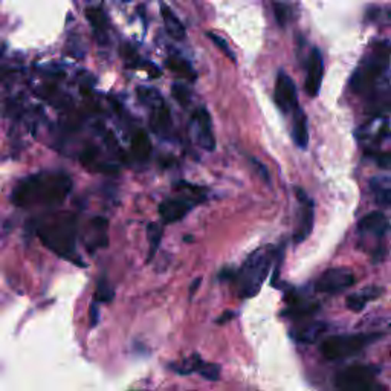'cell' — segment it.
I'll return each instance as SVG.
<instances>
[{"label":"cell","instance_id":"6da1fadb","mask_svg":"<svg viewBox=\"0 0 391 391\" xmlns=\"http://www.w3.org/2000/svg\"><path fill=\"white\" fill-rule=\"evenodd\" d=\"M72 190V180L62 171H43L20 180L11 193L12 204L20 208L49 206L63 202Z\"/></svg>","mask_w":391,"mask_h":391},{"label":"cell","instance_id":"cb8c5ba5","mask_svg":"<svg viewBox=\"0 0 391 391\" xmlns=\"http://www.w3.org/2000/svg\"><path fill=\"white\" fill-rule=\"evenodd\" d=\"M164 228L161 224H148L147 226V239H148V257L147 261H152V259L156 255L161 240H163Z\"/></svg>","mask_w":391,"mask_h":391},{"label":"cell","instance_id":"83f0119b","mask_svg":"<svg viewBox=\"0 0 391 391\" xmlns=\"http://www.w3.org/2000/svg\"><path fill=\"white\" fill-rule=\"evenodd\" d=\"M115 296V291L113 287L109 285V281L106 279H101L98 281L97 291H95V298L99 303H110Z\"/></svg>","mask_w":391,"mask_h":391},{"label":"cell","instance_id":"d6986e66","mask_svg":"<svg viewBox=\"0 0 391 391\" xmlns=\"http://www.w3.org/2000/svg\"><path fill=\"white\" fill-rule=\"evenodd\" d=\"M161 12H163V19H164L168 36L174 40H184L187 36L184 25H182V22L176 17V14H174V12L170 10V6L163 5Z\"/></svg>","mask_w":391,"mask_h":391},{"label":"cell","instance_id":"d4e9b609","mask_svg":"<svg viewBox=\"0 0 391 391\" xmlns=\"http://www.w3.org/2000/svg\"><path fill=\"white\" fill-rule=\"evenodd\" d=\"M167 67L171 72L176 73L178 77H182V78H185V80H191V82H194L196 73L193 71L191 64L188 63L187 60L180 58V57H170V58L167 60Z\"/></svg>","mask_w":391,"mask_h":391},{"label":"cell","instance_id":"ac0fdd59","mask_svg":"<svg viewBox=\"0 0 391 391\" xmlns=\"http://www.w3.org/2000/svg\"><path fill=\"white\" fill-rule=\"evenodd\" d=\"M326 329H327L326 324H322V322H307V324L295 329L292 332V336L298 342L312 344L326 332Z\"/></svg>","mask_w":391,"mask_h":391},{"label":"cell","instance_id":"9a60e30c","mask_svg":"<svg viewBox=\"0 0 391 391\" xmlns=\"http://www.w3.org/2000/svg\"><path fill=\"white\" fill-rule=\"evenodd\" d=\"M287 300V310L285 312V315L289 316H307V315H312L316 309H318V303H315L309 298H301V296L295 295L294 292L289 294L286 296Z\"/></svg>","mask_w":391,"mask_h":391},{"label":"cell","instance_id":"4316f807","mask_svg":"<svg viewBox=\"0 0 391 391\" xmlns=\"http://www.w3.org/2000/svg\"><path fill=\"white\" fill-rule=\"evenodd\" d=\"M138 97L145 106H150L152 109H154V107H158L161 104H164V101L163 98H161L158 91L150 89V87H139Z\"/></svg>","mask_w":391,"mask_h":391},{"label":"cell","instance_id":"484cf974","mask_svg":"<svg viewBox=\"0 0 391 391\" xmlns=\"http://www.w3.org/2000/svg\"><path fill=\"white\" fill-rule=\"evenodd\" d=\"M86 19L89 20L92 28L95 29L97 32H104L106 31L107 19H106L104 11L101 8H87L86 10Z\"/></svg>","mask_w":391,"mask_h":391},{"label":"cell","instance_id":"f1b7e54d","mask_svg":"<svg viewBox=\"0 0 391 391\" xmlns=\"http://www.w3.org/2000/svg\"><path fill=\"white\" fill-rule=\"evenodd\" d=\"M171 93H173L174 99H178V103H180L182 106H187L188 103H190V99H191L190 91H188L184 84H173Z\"/></svg>","mask_w":391,"mask_h":391},{"label":"cell","instance_id":"4fadbf2b","mask_svg":"<svg viewBox=\"0 0 391 391\" xmlns=\"http://www.w3.org/2000/svg\"><path fill=\"white\" fill-rule=\"evenodd\" d=\"M193 204L188 199H167L159 205V215L163 224H174L191 211Z\"/></svg>","mask_w":391,"mask_h":391},{"label":"cell","instance_id":"5bb4252c","mask_svg":"<svg viewBox=\"0 0 391 391\" xmlns=\"http://www.w3.org/2000/svg\"><path fill=\"white\" fill-rule=\"evenodd\" d=\"M388 228H390L388 219L379 211L367 214L366 217L361 219L358 225L361 234L376 235V237H382V235L388 231Z\"/></svg>","mask_w":391,"mask_h":391},{"label":"cell","instance_id":"8fae6325","mask_svg":"<svg viewBox=\"0 0 391 391\" xmlns=\"http://www.w3.org/2000/svg\"><path fill=\"white\" fill-rule=\"evenodd\" d=\"M296 196H298L300 200V220L298 226L295 229L294 239L296 244H301L303 240H306L309 237V234L312 233L313 228V219H315V206L313 202L309 199V196L303 190H296Z\"/></svg>","mask_w":391,"mask_h":391},{"label":"cell","instance_id":"3957f363","mask_svg":"<svg viewBox=\"0 0 391 391\" xmlns=\"http://www.w3.org/2000/svg\"><path fill=\"white\" fill-rule=\"evenodd\" d=\"M272 265V251L268 248L252 252L235 275L237 291L241 298H252L260 292Z\"/></svg>","mask_w":391,"mask_h":391},{"label":"cell","instance_id":"603a6c76","mask_svg":"<svg viewBox=\"0 0 391 391\" xmlns=\"http://www.w3.org/2000/svg\"><path fill=\"white\" fill-rule=\"evenodd\" d=\"M132 152L138 159H147L152 153V141L145 132H137L132 138Z\"/></svg>","mask_w":391,"mask_h":391},{"label":"cell","instance_id":"2e32d148","mask_svg":"<svg viewBox=\"0 0 391 391\" xmlns=\"http://www.w3.org/2000/svg\"><path fill=\"white\" fill-rule=\"evenodd\" d=\"M368 97V110L373 115H383L391 112V91L388 87H379L377 86L370 93Z\"/></svg>","mask_w":391,"mask_h":391},{"label":"cell","instance_id":"d6a6232c","mask_svg":"<svg viewBox=\"0 0 391 391\" xmlns=\"http://www.w3.org/2000/svg\"><path fill=\"white\" fill-rule=\"evenodd\" d=\"M141 64L144 66L143 69H145V71L148 72V75H150V77L156 78V77L161 75V69H159V67H158L156 64H153V63H150V62H144V63H141Z\"/></svg>","mask_w":391,"mask_h":391},{"label":"cell","instance_id":"4dcf8cb0","mask_svg":"<svg viewBox=\"0 0 391 391\" xmlns=\"http://www.w3.org/2000/svg\"><path fill=\"white\" fill-rule=\"evenodd\" d=\"M123 57L126 60V63L129 67H137L141 64L139 62V57H138V52L134 51V48H132L130 45H126L123 48Z\"/></svg>","mask_w":391,"mask_h":391},{"label":"cell","instance_id":"f546056e","mask_svg":"<svg viewBox=\"0 0 391 391\" xmlns=\"http://www.w3.org/2000/svg\"><path fill=\"white\" fill-rule=\"evenodd\" d=\"M208 38H210L211 42H213L215 46H217V49H220L222 52H224L229 60H233V62H235L234 54H233L231 49H229V46L226 45V42H225L224 38L219 37V36H215V34H213V32H208Z\"/></svg>","mask_w":391,"mask_h":391},{"label":"cell","instance_id":"e575fe53","mask_svg":"<svg viewBox=\"0 0 391 391\" xmlns=\"http://www.w3.org/2000/svg\"><path fill=\"white\" fill-rule=\"evenodd\" d=\"M228 316H234L233 312H228L225 315H222V320H219V322H225V321H229L231 318H228Z\"/></svg>","mask_w":391,"mask_h":391},{"label":"cell","instance_id":"e0dca14e","mask_svg":"<svg viewBox=\"0 0 391 391\" xmlns=\"http://www.w3.org/2000/svg\"><path fill=\"white\" fill-rule=\"evenodd\" d=\"M381 294H382L381 287L372 286V287L362 289V291L348 296L347 307L352 310V312H361V310L366 307L370 301H373L377 298V296H381Z\"/></svg>","mask_w":391,"mask_h":391},{"label":"cell","instance_id":"30bf717a","mask_svg":"<svg viewBox=\"0 0 391 391\" xmlns=\"http://www.w3.org/2000/svg\"><path fill=\"white\" fill-rule=\"evenodd\" d=\"M275 103L283 112H295L298 109V98L292 78L285 72H280L275 83Z\"/></svg>","mask_w":391,"mask_h":391},{"label":"cell","instance_id":"7a4b0ae2","mask_svg":"<svg viewBox=\"0 0 391 391\" xmlns=\"http://www.w3.org/2000/svg\"><path fill=\"white\" fill-rule=\"evenodd\" d=\"M37 234L42 244L63 259L73 260L77 244V217L71 213H60L43 220Z\"/></svg>","mask_w":391,"mask_h":391},{"label":"cell","instance_id":"7402d4cb","mask_svg":"<svg viewBox=\"0 0 391 391\" xmlns=\"http://www.w3.org/2000/svg\"><path fill=\"white\" fill-rule=\"evenodd\" d=\"M91 234L87 241L92 240V248H101L107 245V235H106V229H107V220L103 217H95L92 219L91 222Z\"/></svg>","mask_w":391,"mask_h":391},{"label":"cell","instance_id":"5b68a950","mask_svg":"<svg viewBox=\"0 0 391 391\" xmlns=\"http://www.w3.org/2000/svg\"><path fill=\"white\" fill-rule=\"evenodd\" d=\"M381 338L379 333H356V335H335L321 344V353L326 359L341 361L362 352Z\"/></svg>","mask_w":391,"mask_h":391},{"label":"cell","instance_id":"8992f818","mask_svg":"<svg viewBox=\"0 0 391 391\" xmlns=\"http://www.w3.org/2000/svg\"><path fill=\"white\" fill-rule=\"evenodd\" d=\"M381 370L375 366H350L335 377L340 391H388L376 381Z\"/></svg>","mask_w":391,"mask_h":391},{"label":"cell","instance_id":"1f68e13d","mask_svg":"<svg viewBox=\"0 0 391 391\" xmlns=\"http://www.w3.org/2000/svg\"><path fill=\"white\" fill-rule=\"evenodd\" d=\"M274 11H275V17H277L279 23L281 26H285L289 20V11H287V6L283 5L280 2H277L274 5Z\"/></svg>","mask_w":391,"mask_h":391},{"label":"cell","instance_id":"44dd1931","mask_svg":"<svg viewBox=\"0 0 391 391\" xmlns=\"http://www.w3.org/2000/svg\"><path fill=\"white\" fill-rule=\"evenodd\" d=\"M152 127L158 133H164L171 129L170 110H168L165 104H161L152 109Z\"/></svg>","mask_w":391,"mask_h":391},{"label":"cell","instance_id":"d590c367","mask_svg":"<svg viewBox=\"0 0 391 391\" xmlns=\"http://www.w3.org/2000/svg\"><path fill=\"white\" fill-rule=\"evenodd\" d=\"M199 285H200V280L198 279V280L194 281V285H193V286H191V289H190V294H191V295L196 292V289H198V286H199Z\"/></svg>","mask_w":391,"mask_h":391},{"label":"cell","instance_id":"7c38bea8","mask_svg":"<svg viewBox=\"0 0 391 391\" xmlns=\"http://www.w3.org/2000/svg\"><path fill=\"white\" fill-rule=\"evenodd\" d=\"M322 77H324V62H322L321 52L318 49H312L307 60V72L305 89L310 97H316L320 93Z\"/></svg>","mask_w":391,"mask_h":391},{"label":"cell","instance_id":"836d02e7","mask_svg":"<svg viewBox=\"0 0 391 391\" xmlns=\"http://www.w3.org/2000/svg\"><path fill=\"white\" fill-rule=\"evenodd\" d=\"M98 318H99L98 306H97V303H93V305L91 306V324H92V327L98 324Z\"/></svg>","mask_w":391,"mask_h":391},{"label":"cell","instance_id":"ba28073f","mask_svg":"<svg viewBox=\"0 0 391 391\" xmlns=\"http://www.w3.org/2000/svg\"><path fill=\"white\" fill-rule=\"evenodd\" d=\"M355 274L346 268H333L321 275L316 281V291L321 294H336L355 285Z\"/></svg>","mask_w":391,"mask_h":391},{"label":"cell","instance_id":"9c48e42d","mask_svg":"<svg viewBox=\"0 0 391 391\" xmlns=\"http://www.w3.org/2000/svg\"><path fill=\"white\" fill-rule=\"evenodd\" d=\"M170 368L179 375L198 373L200 376H204L208 381H217L220 376V367L217 364H211L200 359L198 355H193L190 358L173 364Z\"/></svg>","mask_w":391,"mask_h":391},{"label":"cell","instance_id":"277c9868","mask_svg":"<svg viewBox=\"0 0 391 391\" xmlns=\"http://www.w3.org/2000/svg\"><path fill=\"white\" fill-rule=\"evenodd\" d=\"M391 57V46L387 42H379L373 46V51L370 57L366 58L359 69L355 72L352 78V87L356 93H370L373 92L377 86V80H379L383 72L387 71L390 64Z\"/></svg>","mask_w":391,"mask_h":391},{"label":"cell","instance_id":"52a82bcc","mask_svg":"<svg viewBox=\"0 0 391 391\" xmlns=\"http://www.w3.org/2000/svg\"><path fill=\"white\" fill-rule=\"evenodd\" d=\"M190 134L196 144L206 152H213L215 148V139L213 133V121L210 113L205 109H198L190 121Z\"/></svg>","mask_w":391,"mask_h":391},{"label":"cell","instance_id":"ffe728a7","mask_svg":"<svg viewBox=\"0 0 391 391\" xmlns=\"http://www.w3.org/2000/svg\"><path fill=\"white\" fill-rule=\"evenodd\" d=\"M292 138L295 141V144L300 148H306L309 144V130H307V118L305 112H303L300 107L295 110L294 117V130H292Z\"/></svg>","mask_w":391,"mask_h":391}]
</instances>
